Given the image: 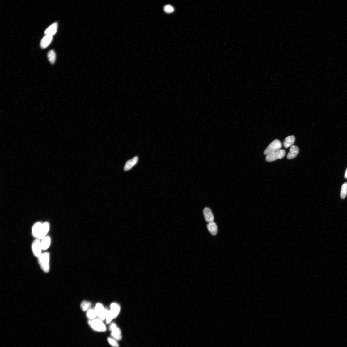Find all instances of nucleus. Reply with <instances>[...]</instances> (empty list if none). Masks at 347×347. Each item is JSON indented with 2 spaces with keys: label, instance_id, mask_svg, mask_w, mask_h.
<instances>
[{
  "label": "nucleus",
  "instance_id": "1",
  "mask_svg": "<svg viewBox=\"0 0 347 347\" xmlns=\"http://www.w3.org/2000/svg\"><path fill=\"white\" fill-rule=\"evenodd\" d=\"M88 324L95 331L103 332H105L107 330L106 325L102 320L99 319H95L88 320Z\"/></svg>",
  "mask_w": 347,
  "mask_h": 347
},
{
  "label": "nucleus",
  "instance_id": "2",
  "mask_svg": "<svg viewBox=\"0 0 347 347\" xmlns=\"http://www.w3.org/2000/svg\"><path fill=\"white\" fill-rule=\"evenodd\" d=\"M49 260L50 254L48 252L42 254L39 257L40 265L42 269L46 272H48L49 270Z\"/></svg>",
  "mask_w": 347,
  "mask_h": 347
},
{
  "label": "nucleus",
  "instance_id": "3",
  "mask_svg": "<svg viewBox=\"0 0 347 347\" xmlns=\"http://www.w3.org/2000/svg\"><path fill=\"white\" fill-rule=\"evenodd\" d=\"M281 146V143L279 140L276 139L274 140L265 149L264 152V154L267 155L270 153L276 152L280 150Z\"/></svg>",
  "mask_w": 347,
  "mask_h": 347
},
{
  "label": "nucleus",
  "instance_id": "4",
  "mask_svg": "<svg viewBox=\"0 0 347 347\" xmlns=\"http://www.w3.org/2000/svg\"><path fill=\"white\" fill-rule=\"evenodd\" d=\"M109 329L111 332V337L116 341L121 339L122 336L121 331L115 323H112L109 327Z\"/></svg>",
  "mask_w": 347,
  "mask_h": 347
},
{
  "label": "nucleus",
  "instance_id": "5",
  "mask_svg": "<svg viewBox=\"0 0 347 347\" xmlns=\"http://www.w3.org/2000/svg\"><path fill=\"white\" fill-rule=\"evenodd\" d=\"M286 155V151L284 150L280 149L276 152H273L266 156L265 160L267 162H270L275 161L277 159L283 158Z\"/></svg>",
  "mask_w": 347,
  "mask_h": 347
},
{
  "label": "nucleus",
  "instance_id": "6",
  "mask_svg": "<svg viewBox=\"0 0 347 347\" xmlns=\"http://www.w3.org/2000/svg\"><path fill=\"white\" fill-rule=\"evenodd\" d=\"M95 311L99 319L103 321L106 319L107 310L105 309L103 305L98 303L96 305Z\"/></svg>",
  "mask_w": 347,
  "mask_h": 347
},
{
  "label": "nucleus",
  "instance_id": "7",
  "mask_svg": "<svg viewBox=\"0 0 347 347\" xmlns=\"http://www.w3.org/2000/svg\"><path fill=\"white\" fill-rule=\"evenodd\" d=\"M32 249L34 255L39 257L41 255L42 248L41 242L39 240L36 239L34 241L32 245Z\"/></svg>",
  "mask_w": 347,
  "mask_h": 347
},
{
  "label": "nucleus",
  "instance_id": "8",
  "mask_svg": "<svg viewBox=\"0 0 347 347\" xmlns=\"http://www.w3.org/2000/svg\"><path fill=\"white\" fill-rule=\"evenodd\" d=\"M58 24L55 22L48 28L44 32V34L47 35L52 36L56 34L57 32Z\"/></svg>",
  "mask_w": 347,
  "mask_h": 347
},
{
  "label": "nucleus",
  "instance_id": "9",
  "mask_svg": "<svg viewBox=\"0 0 347 347\" xmlns=\"http://www.w3.org/2000/svg\"><path fill=\"white\" fill-rule=\"evenodd\" d=\"M299 149L295 145L290 147L289 152L287 156L288 159H291L296 157L299 153Z\"/></svg>",
  "mask_w": 347,
  "mask_h": 347
},
{
  "label": "nucleus",
  "instance_id": "10",
  "mask_svg": "<svg viewBox=\"0 0 347 347\" xmlns=\"http://www.w3.org/2000/svg\"><path fill=\"white\" fill-rule=\"evenodd\" d=\"M49 228L50 225L49 223L46 222L43 223L41 232L38 238L41 239L45 238L49 231Z\"/></svg>",
  "mask_w": 347,
  "mask_h": 347
},
{
  "label": "nucleus",
  "instance_id": "11",
  "mask_svg": "<svg viewBox=\"0 0 347 347\" xmlns=\"http://www.w3.org/2000/svg\"><path fill=\"white\" fill-rule=\"evenodd\" d=\"M53 38L52 36L46 35L42 39L40 42V46L43 49L46 48L51 44Z\"/></svg>",
  "mask_w": 347,
  "mask_h": 347
},
{
  "label": "nucleus",
  "instance_id": "12",
  "mask_svg": "<svg viewBox=\"0 0 347 347\" xmlns=\"http://www.w3.org/2000/svg\"><path fill=\"white\" fill-rule=\"evenodd\" d=\"M203 214L205 219L207 222H209L214 221V216L211 210L209 208H205L203 210Z\"/></svg>",
  "mask_w": 347,
  "mask_h": 347
},
{
  "label": "nucleus",
  "instance_id": "13",
  "mask_svg": "<svg viewBox=\"0 0 347 347\" xmlns=\"http://www.w3.org/2000/svg\"><path fill=\"white\" fill-rule=\"evenodd\" d=\"M138 158L136 156L132 159L128 160L126 163L125 167L124 170L127 171L130 170L138 162Z\"/></svg>",
  "mask_w": 347,
  "mask_h": 347
},
{
  "label": "nucleus",
  "instance_id": "14",
  "mask_svg": "<svg viewBox=\"0 0 347 347\" xmlns=\"http://www.w3.org/2000/svg\"><path fill=\"white\" fill-rule=\"evenodd\" d=\"M42 223L38 222L34 224L32 228V234L35 237L38 238L42 227Z\"/></svg>",
  "mask_w": 347,
  "mask_h": 347
},
{
  "label": "nucleus",
  "instance_id": "15",
  "mask_svg": "<svg viewBox=\"0 0 347 347\" xmlns=\"http://www.w3.org/2000/svg\"><path fill=\"white\" fill-rule=\"evenodd\" d=\"M110 311L114 318H116L120 312V308L119 305L116 303H112L110 306Z\"/></svg>",
  "mask_w": 347,
  "mask_h": 347
},
{
  "label": "nucleus",
  "instance_id": "16",
  "mask_svg": "<svg viewBox=\"0 0 347 347\" xmlns=\"http://www.w3.org/2000/svg\"><path fill=\"white\" fill-rule=\"evenodd\" d=\"M208 230L213 236L216 235L217 232V227L216 224L214 222H209L207 225Z\"/></svg>",
  "mask_w": 347,
  "mask_h": 347
},
{
  "label": "nucleus",
  "instance_id": "17",
  "mask_svg": "<svg viewBox=\"0 0 347 347\" xmlns=\"http://www.w3.org/2000/svg\"><path fill=\"white\" fill-rule=\"evenodd\" d=\"M295 137L294 136H290L286 137L283 143L285 148H287L292 146L295 142Z\"/></svg>",
  "mask_w": 347,
  "mask_h": 347
},
{
  "label": "nucleus",
  "instance_id": "18",
  "mask_svg": "<svg viewBox=\"0 0 347 347\" xmlns=\"http://www.w3.org/2000/svg\"><path fill=\"white\" fill-rule=\"evenodd\" d=\"M51 239L49 237H45L41 242L42 250H45L49 248L51 244Z\"/></svg>",
  "mask_w": 347,
  "mask_h": 347
},
{
  "label": "nucleus",
  "instance_id": "19",
  "mask_svg": "<svg viewBox=\"0 0 347 347\" xmlns=\"http://www.w3.org/2000/svg\"><path fill=\"white\" fill-rule=\"evenodd\" d=\"M47 57L51 64L54 63L56 59V55L55 52L53 50L50 51L48 53Z\"/></svg>",
  "mask_w": 347,
  "mask_h": 347
},
{
  "label": "nucleus",
  "instance_id": "20",
  "mask_svg": "<svg viewBox=\"0 0 347 347\" xmlns=\"http://www.w3.org/2000/svg\"><path fill=\"white\" fill-rule=\"evenodd\" d=\"M87 316L90 320H92L95 319L97 316L95 310L90 309L87 312Z\"/></svg>",
  "mask_w": 347,
  "mask_h": 347
},
{
  "label": "nucleus",
  "instance_id": "21",
  "mask_svg": "<svg viewBox=\"0 0 347 347\" xmlns=\"http://www.w3.org/2000/svg\"><path fill=\"white\" fill-rule=\"evenodd\" d=\"M347 195V183H345L342 185L341 193V199H345Z\"/></svg>",
  "mask_w": 347,
  "mask_h": 347
},
{
  "label": "nucleus",
  "instance_id": "22",
  "mask_svg": "<svg viewBox=\"0 0 347 347\" xmlns=\"http://www.w3.org/2000/svg\"><path fill=\"white\" fill-rule=\"evenodd\" d=\"M114 319V317L113 316L110 310H108L105 319L107 324H111V321Z\"/></svg>",
  "mask_w": 347,
  "mask_h": 347
},
{
  "label": "nucleus",
  "instance_id": "23",
  "mask_svg": "<svg viewBox=\"0 0 347 347\" xmlns=\"http://www.w3.org/2000/svg\"><path fill=\"white\" fill-rule=\"evenodd\" d=\"M91 306V303L90 302L83 301L81 304L80 307L82 310L85 311L87 310Z\"/></svg>",
  "mask_w": 347,
  "mask_h": 347
},
{
  "label": "nucleus",
  "instance_id": "24",
  "mask_svg": "<svg viewBox=\"0 0 347 347\" xmlns=\"http://www.w3.org/2000/svg\"><path fill=\"white\" fill-rule=\"evenodd\" d=\"M107 340L108 343L112 347H119V345L117 341L114 338L109 337L108 338Z\"/></svg>",
  "mask_w": 347,
  "mask_h": 347
},
{
  "label": "nucleus",
  "instance_id": "25",
  "mask_svg": "<svg viewBox=\"0 0 347 347\" xmlns=\"http://www.w3.org/2000/svg\"><path fill=\"white\" fill-rule=\"evenodd\" d=\"M164 10L167 13H171L174 11V9L171 6L167 5L164 7Z\"/></svg>",
  "mask_w": 347,
  "mask_h": 347
},
{
  "label": "nucleus",
  "instance_id": "26",
  "mask_svg": "<svg viewBox=\"0 0 347 347\" xmlns=\"http://www.w3.org/2000/svg\"><path fill=\"white\" fill-rule=\"evenodd\" d=\"M345 179H347V168L345 172Z\"/></svg>",
  "mask_w": 347,
  "mask_h": 347
}]
</instances>
